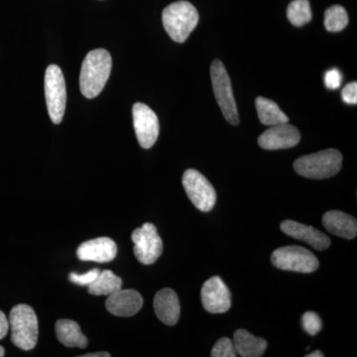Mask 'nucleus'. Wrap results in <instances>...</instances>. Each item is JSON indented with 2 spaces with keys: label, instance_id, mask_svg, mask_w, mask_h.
Segmentation results:
<instances>
[{
  "label": "nucleus",
  "instance_id": "1",
  "mask_svg": "<svg viewBox=\"0 0 357 357\" xmlns=\"http://www.w3.org/2000/svg\"><path fill=\"white\" fill-rule=\"evenodd\" d=\"M112 56L105 49L89 52L82 65L79 88L86 98H93L102 93L112 72Z\"/></svg>",
  "mask_w": 357,
  "mask_h": 357
},
{
  "label": "nucleus",
  "instance_id": "2",
  "mask_svg": "<svg viewBox=\"0 0 357 357\" xmlns=\"http://www.w3.org/2000/svg\"><path fill=\"white\" fill-rule=\"evenodd\" d=\"M199 13L189 1L174 2L162 14L164 28L178 43H184L199 23Z\"/></svg>",
  "mask_w": 357,
  "mask_h": 357
},
{
  "label": "nucleus",
  "instance_id": "3",
  "mask_svg": "<svg viewBox=\"0 0 357 357\" xmlns=\"http://www.w3.org/2000/svg\"><path fill=\"white\" fill-rule=\"evenodd\" d=\"M11 342L22 351H31L38 340V319L34 310L21 304L13 307L9 314Z\"/></svg>",
  "mask_w": 357,
  "mask_h": 357
},
{
  "label": "nucleus",
  "instance_id": "4",
  "mask_svg": "<svg viewBox=\"0 0 357 357\" xmlns=\"http://www.w3.org/2000/svg\"><path fill=\"white\" fill-rule=\"evenodd\" d=\"M342 165V153L337 149H328L301 157L294 163V169L303 177L321 180L337 175Z\"/></svg>",
  "mask_w": 357,
  "mask_h": 357
},
{
  "label": "nucleus",
  "instance_id": "5",
  "mask_svg": "<svg viewBox=\"0 0 357 357\" xmlns=\"http://www.w3.org/2000/svg\"><path fill=\"white\" fill-rule=\"evenodd\" d=\"M211 77L215 100L222 109L223 116L232 126H237L239 123V116L231 82L222 61H213L211 67Z\"/></svg>",
  "mask_w": 357,
  "mask_h": 357
},
{
  "label": "nucleus",
  "instance_id": "6",
  "mask_svg": "<svg viewBox=\"0 0 357 357\" xmlns=\"http://www.w3.org/2000/svg\"><path fill=\"white\" fill-rule=\"evenodd\" d=\"M45 96L51 121L60 124L64 117L67 89L64 75L57 65L49 66L45 73Z\"/></svg>",
  "mask_w": 357,
  "mask_h": 357
},
{
  "label": "nucleus",
  "instance_id": "7",
  "mask_svg": "<svg viewBox=\"0 0 357 357\" xmlns=\"http://www.w3.org/2000/svg\"><path fill=\"white\" fill-rule=\"evenodd\" d=\"M271 262L278 269L285 271L312 273L319 268V260L311 251L301 246H285L276 249Z\"/></svg>",
  "mask_w": 357,
  "mask_h": 357
},
{
  "label": "nucleus",
  "instance_id": "8",
  "mask_svg": "<svg viewBox=\"0 0 357 357\" xmlns=\"http://www.w3.org/2000/svg\"><path fill=\"white\" fill-rule=\"evenodd\" d=\"M183 187L192 204L198 210L208 213L217 203V192L203 174L189 169L183 175Z\"/></svg>",
  "mask_w": 357,
  "mask_h": 357
},
{
  "label": "nucleus",
  "instance_id": "9",
  "mask_svg": "<svg viewBox=\"0 0 357 357\" xmlns=\"http://www.w3.org/2000/svg\"><path fill=\"white\" fill-rule=\"evenodd\" d=\"M131 239L134 243V255L142 264H153L163 252V241L152 223H144L139 229L134 230Z\"/></svg>",
  "mask_w": 357,
  "mask_h": 357
},
{
  "label": "nucleus",
  "instance_id": "10",
  "mask_svg": "<svg viewBox=\"0 0 357 357\" xmlns=\"http://www.w3.org/2000/svg\"><path fill=\"white\" fill-rule=\"evenodd\" d=\"M133 124L140 146L149 149L158 139L159 121L156 114L144 103L137 102L132 109Z\"/></svg>",
  "mask_w": 357,
  "mask_h": 357
},
{
  "label": "nucleus",
  "instance_id": "11",
  "mask_svg": "<svg viewBox=\"0 0 357 357\" xmlns=\"http://www.w3.org/2000/svg\"><path fill=\"white\" fill-rule=\"evenodd\" d=\"M202 303L211 314H223L231 306V295L225 282L218 276L211 277L201 291Z\"/></svg>",
  "mask_w": 357,
  "mask_h": 357
},
{
  "label": "nucleus",
  "instance_id": "12",
  "mask_svg": "<svg viewBox=\"0 0 357 357\" xmlns=\"http://www.w3.org/2000/svg\"><path fill=\"white\" fill-rule=\"evenodd\" d=\"M299 130L291 124H277L258 137V144L265 150L288 149L300 142Z\"/></svg>",
  "mask_w": 357,
  "mask_h": 357
},
{
  "label": "nucleus",
  "instance_id": "13",
  "mask_svg": "<svg viewBox=\"0 0 357 357\" xmlns=\"http://www.w3.org/2000/svg\"><path fill=\"white\" fill-rule=\"evenodd\" d=\"M105 307L110 314L117 317H132L140 311L143 306V298L137 291L132 289L115 291L107 296Z\"/></svg>",
  "mask_w": 357,
  "mask_h": 357
},
{
  "label": "nucleus",
  "instance_id": "14",
  "mask_svg": "<svg viewBox=\"0 0 357 357\" xmlns=\"http://www.w3.org/2000/svg\"><path fill=\"white\" fill-rule=\"evenodd\" d=\"M117 255V246L109 237H98L79 246L77 255L83 261L105 263L112 261Z\"/></svg>",
  "mask_w": 357,
  "mask_h": 357
},
{
  "label": "nucleus",
  "instance_id": "15",
  "mask_svg": "<svg viewBox=\"0 0 357 357\" xmlns=\"http://www.w3.org/2000/svg\"><path fill=\"white\" fill-rule=\"evenodd\" d=\"M280 229L284 234L310 244L316 250H326L331 246V239L325 234L309 225L294 220H285L281 223Z\"/></svg>",
  "mask_w": 357,
  "mask_h": 357
},
{
  "label": "nucleus",
  "instance_id": "16",
  "mask_svg": "<svg viewBox=\"0 0 357 357\" xmlns=\"http://www.w3.org/2000/svg\"><path fill=\"white\" fill-rule=\"evenodd\" d=\"M154 310L162 323L175 326L180 318V302L177 294L172 289L165 288L155 295Z\"/></svg>",
  "mask_w": 357,
  "mask_h": 357
},
{
  "label": "nucleus",
  "instance_id": "17",
  "mask_svg": "<svg viewBox=\"0 0 357 357\" xmlns=\"http://www.w3.org/2000/svg\"><path fill=\"white\" fill-rule=\"evenodd\" d=\"M323 223L328 232L345 239H354L357 234L356 218L340 211H330L323 217Z\"/></svg>",
  "mask_w": 357,
  "mask_h": 357
},
{
  "label": "nucleus",
  "instance_id": "18",
  "mask_svg": "<svg viewBox=\"0 0 357 357\" xmlns=\"http://www.w3.org/2000/svg\"><path fill=\"white\" fill-rule=\"evenodd\" d=\"M234 344L237 356L260 357L267 349V342L262 337H255L245 330H237L234 335Z\"/></svg>",
  "mask_w": 357,
  "mask_h": 357
},
{
  "label": "nucleus",
  "instance_id": "19",
  "mask_svg": "<svg viewBox=\"0 0 357 357\" xmlns=\"http://www.w3.org/2000/svg\"><path fill=\"white\" fill-rule=\"evenodd\" d=\"M56 335L59 342L68 347L86 349L88 338L82 333L76 321L70 319H60L56 323Z\"/></svg>",
  "mask_w": 357,
  "mask_h": 357
},
{
  "label": "nucleus",
  "instance_id": "20",
  "mask_svg": "<svg viewBox=\"0 0 357 357\" xmlns=\"http://www.w3.org/2000/svg\"><path fill=\"white\" fill-rule=\"evenodd\" d=\"M255 103L259 121L264 126H274L277 124L287 123L289 121L287 115L282 112L279 105L273 100L258 96Z\"/></svg>",
  "mask_w": 357,
  "mask_h": 357
},
{
  "label": "nucleus",
  "instance_id": "21",
  "mask_svg": "<svg viewBox=\"0 0 357 357\" xmlns=\"http://www.w3.org/2000/svg\"><path fill=\"white\" fill-rule=\"evenodd\" d=\"M122 287V280L110 270L100 272L96 280L89 285V293L93 296H109Z\"/></svg>",
  "mask_w": 357,
  "mask_h": 357
},
{
  "label": "nucleus",
  "instance_id": "22",
  "mask_svg": "<svg viewBox=\"0 0 357 357\" xmlns=\"http://www.w3.org/2000/svg\"><path fill=\"white\" fill-rule=\"evenodd\" d=\"M287 16L289 21L298 27L309 23L312 18L309 0H294L289 4Z\"/></svg>",
  "mask_w": 357,
  "mask_h": 357
},
{
  "label": "nucleus",
  "instance_id": "23",
  "mask_svg": "<svg viewBox=\"0 0 357 357\" xmlns=\"http://www.w3.org/2000/svg\"><path fill=\"white\" fill-rule=\"evenodd\" d=\"M349 24V15L344 7L333 6L325 13V27L330 32L342 31Z\"/></svg>",
  "mask_w": 357,
  "mask_h": 357
},
{
  "label": "nucleus",
  "instance_id": "24",
  "mask_svg": "<svg viewBox=\"0 0 357 357\" xmlns=\"http://www.w3.org/2000/svg\"><path fill=\"white\" fill-rule=\"evenodd\" d=\"M302 325L305 332L310 335H318L323 328L321 318L314 312H307L303 314Z\"/></svg>",
  "mask_w": 357,
  "mask_h": 357
},
{
  "label": "nucleus",
  "instance_id": "25",
  "mask_svg": "<svg viewBox=\"0 0 357 357\" xmlns=\"http://www.w3.org/2000/svg\"><path fill=\"white\" fill-rule=\"evenodd\" d=\"M211 356L213 357H236L237 356L234 342L229 337H222L213 347Z\"/></svg>",
  "mask_w": 357,
  "mask_h": 357
},
{
  "label": "nucleus",
  "instance_id": "26",
  "mask_svg": "<svg viewBox=\"0 0 357 357\" xmlns=\"http://www.w3.org/2000/svg\"><path fill=\"white\" fill-rule=\"evenodd\" d=\"M100 270L93 269L91 271L86 272L84 274L70 273L69 279L73 283L77 284V285L86 286L93 283L96 280V277L100 274Z\"/></svg>",
  "mask_w": 357,
  "mask_h": 357
},
{
  "label": "nucleus",
  "instance_id": "27",
  "mask_svg": "<svg viewBox=\"0 0 357 357\" xmlns=\"http://www.w3.org/2000/svg\"><path fill=\"white\" fill-rule=\"evenodd\" d=\"M342 82V75L337 69L328 70L325 75V84L326 88L337 89L340 88Z\"/></svg>",
  "mask_w": 357,
  "mask_h": 357
},
{
  "label": "nucleus",
  "instance_id": "28",
  "mask_svg": "<svg viewBox=\"0 0 357 357\" xmlns=\"http://www.w3.org/2000/svg\"><path fill=\"white\" fill-rule=\"evenodd\" d=\"M342 100L349 105L357 103V84L356 82L347 84L342 91Z\"/></svg>",
  "mask_w": 357,
  "mask_h": 357
},
{
  "label": "nucleus",
  "instance_id": "29",
  "mask_svg": "<svg viewBox=\"0 0 357 357\" xmlns=\"http://www.w3.org/2000/svg\"><path fill=\"white\" fill-rule=\"evenodd\" d=\"M9 331V321L3 312L0 311V340L6 337Z\"/></svg>",
  "mask_w": 357,
  "mask_h": 357
},
{
  "label": "nucleus",
  "instance_id": "30",
  "mask_svg": "<svg viewBox=\"0 0 357 357\" xmlns=\"http://www.w3.org/2000/svg\"><path fill=\"white\" fill-rule=\"evenodd\" d=\"M110 354L109 352H98V354H89L83 357H109Z\"/></svg>",
  "mask_w": 357,
  "mask_h": 357
},
{
  "label": "nucleus",
  "instance_id": "31",
  "mask_svg": "<svg viewBox=\"0 0 357 357\" xmlns=\"http://www.w3.org/2000/svg\"><path fill=\"white\" fill-rule=\"evenodd\" d=\"M324 356H324L323 352L319 351H316L312 352V354H307V357H324Z\"/></svg>",
  "mask_w": 357,
  "mask_h": 357
},
{
  "label": "nucleus",
  "instance_id": "32",
  "mask_svg": "<svg viewBox=\"0 0 357 357\" xmlns=\"http://www.w3.org/2000/svg\"><path fill=\"white\" fill-rule=\"evenodd\" d=\"M4 354H6V351H4L3 347H0V357H3Z\"/></svg>",
  "mask_w": 357,
  "mask_h": 357
}]
</instances>
